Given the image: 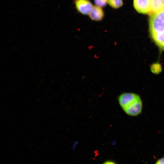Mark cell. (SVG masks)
<instances>
[{"label":"cell","mask_w":164,"mask_h":164,"mask_svg":"<svg viewBox=\"0 0 164 164\" xmlns=\"http://www.w3.org/2000/svg\"><path fill=\"white\" fill-rule=\"evenodd\" d=\"M149 25L151 38L162 52L164 50V9L150 15Z\"/></svg>","instance_id":"obj_1"},{"label":"cell","mask_w":164,"mask_h":164,"mask_svg":"<svg viewBox=\"0 0 164 164\" xmlns=\"http://www.w3.org/2000/svg\"><path fill=\"white\" fill-rule=\"evenodd\" d=\"M119 104L125 112L131 116H136L142 113L143 103L140 96L136 93L125 92L118 96Z\"/></svg>","instance_id":"obj_2"},{"label":"cell","mask_w":164,"mask_h":164,"mask_svg":"<svg viewBox=\"0 0 164 164\" xmlns=\"http://www.w3.org/2000/svg\"><path fill=\"white\" fill-rule=\"evenodd\" d=\"M152 0H133V5L139 13L149 15L151 12Z\"/></svg>","instance_id":"obj_3"},{"label":"cell","mask_w":164,"mask_h":164,"mask_svg":"<svg viewBox=\"0 0 164 164\" xmlns=\"http://www.w3.org/2000/svg\"><path fill=\"white\" fill-rule=\"evenodd\" d=\"M75 4L77 11L84 15H89L94 7L89 0H75Z\"/></svg>","instance_id":"obj_4"},{"label":"cell","mask_w":164,"mask_h":164,"mask_svg":"<svg viewBox=\"0 0 164 164\" xmlns=\"http://www.w3.org/2000/svg\"><path fill=\"white\" fill-rule=\"evenodd\" d=\"M92 20L98 21L101 20L104 17V12L102 7L95 5L88 15Z\"/></svg>","instance_id":"obj_5"},{"label":"cell","mask_w":164,"mask_h":164,"mask_svg":"<svg viewBox=\"0 0 164 164\" xmlns=\"http://www.w3.org/2000/svg\"><path fill=\"white\" fill-rule=\"evenodd\" d=\"M163 9L164 0H152L151 12L150 14L158 12Z\"/></svg>","instance_id":"obj_6"},{"label":"cell","mask_w":164,"mask_h":164,"mask_svg":"<svg viewBox=\"0 0 164 164\" xmlns=\"http://www.w3.org/2000/svg\"><path fill=\"white\" fill-rule=\"evenodd\" d=\"M108 4L112 8L117 9L123 5V0H108Z\"/></svg>","instance_id":"obj_7"},{"label":"cell","mask_w":164,"mask_h":164,"mask_svg":"<svg viewBox=\"0 0 164 164\" xmlns=\"http://www.w3.org/2000/svg\"><path fill=\"white\" fill-rule=\"evenodd\" d=\"M95 5L101 7L106 6L108 4V0H94Z\"/></svg>","instance_id":"obj_8"},{"label":"cell","mask_w":164,"mask_h":164,"mask_svg":"<svg viewBox=\"0 0 164 164\" xmlns=\"http://www.w3.org/2000/svg\"><path fill=\"white\" fill-rule=\"evenodd\" d=\"M155 163L158 164H164V157H162L157 159Z\"/></svg>","instance_id":"obj_9"},{"label":"cell","mask_w":164,"mask_h":164,"mask_svg":"<svg viewBox=\"0 0 164 164\" xmlns=\"http://www.w3.org/2000/svg\"><path fill=\"white\" fill-rule=\"evenodd\" d=\"M104 163V164H107L116 163L114 161L112 160H107L106 161H105V162Z\"/></svg>","instance_id":"obj_10"}]
</instances>
